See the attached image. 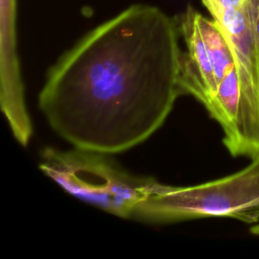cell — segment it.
Returning <instances> with one entry per match:
<instances>
[{
	"label": "cell",
	"mask_w": 259,
	"mask_h": 259,
	"mask_svg": "<svg viewBox=\"0 0 259 259\" xmlns=\"http://www.w3.org/2000/svg\"><path fill=\"white\" fill-rule=\"evenodd\" d=\"M178 21L133 4L88 31L50 69L38 107L74 148L112 155L156 133L181 86Z\"/></svg>",
	"instance_id": "cell-1"
},
{
	"label": "cell",
	"mask_w": 259,
	"mask_h": 259,
	"mask_svg": "<svg viewBox=\"0 0 259 259\" xmlns=\"http://www.w3.org/2000/svg\"><path fill=\"white\" fill-rule=\"evenodd\" d=\"M214 217L250 225L259 222V154L244 169L202 184L172 186L157 181L132 214L152 223Z\"/></svg>",
	"instance_id": "cell-2"
},
{
	"label": "cell",
	"mask_w": 259,
	"mask_h": 259,
	"mask_svg": "<svg viewBox=\"0 0 259 259\" xmlns=\"http://www.w3.org/2000/svg\"><path fill=\"white\" fill-rule=\"evenodd\" d=\"M105 154L74 148H46L39 169L70 194L119 218L128 219L157 182L135 176L109 160Z\"/></svg>",
	"instance_id": "cell-3"
},
{
	"label": "cell",
	"mask_w": 259,
	"mask_h": 259,
	"mask_svg": "<svg viewBox=\"0 0 259 259\" xmlns=\"http://www.w3.org/2000/svg\"><path fill=\"white\" fill-rule=\"evenodd\" d=\"M196 15L197 10L188 6L178 20L180 33L187 47L181 62V86L184 94L194 96L205 107L218 85Z\"/></svg>",
	"instance_id": "cell-4"
},
{
	"label": "cell",
	"mask_w": 259,
	"mask_h": 259,
	"mask_svg": "<svg viewBox=\"0 0 259 259\" xmlns=\"http://www.w3.org/2000/svg\"><path fill=\"white\" fill-rule=\"evenodd\" d=\"M0 102L8 108L24 104L16 42V0H0Z\"/></svg>",
	"instance_id": "cell-5"
},
{
	"label": "cell",
	"mask_w": 259,
	"mask_h": 259,
	"mask_svg": "<svg viewBox=\"0 0 259 259\" xmlns=\"http://www.w3.org/2000/svg\"><path fill=\"white\" fill-rule=\"evenodd\" d=\"M240 87L236 67L232 68L218 84L217 91L205 106L224 132L223 143L231 154L237 142Z\"/></svg>",
	"instance_id": "cell-6"
},
{
	"label": "cell",
	"mask_w": 259,
	"mask_h": 259,
	"mask_svg": "<svg viewBox=\"0 0 259 259\" xmlns=\"http://www.w3.org/2000/svg\"><path fill=\"white\" fill-rule=\"evenodd\" d=\"M208 10L211 8H240L249 4L250 0H200Z\"/></svg>",
	"instance_id": "cell-7"
},
{
	"label": "cell",
	"mask_w": 259,
	"mask_h": 259,
	"mask_svg": "<svg viewBox=\"0 0 259 259\" xmlns=\"http://www.w3.org/2000/svg\"><path fill=\"white\" fill-rule=\"evenodd\" d=\"M250 12H251L253 26H254L257 68H258V77H259V0H250Z\"/></svg>",
	"instance_id": "cell-8"
},
{
	"label": "cell",
	"mask_w": 259,
	"mask_h": 259,
	"mask_svg": "<svg viewBox=\"0 0 259 259\" xmlns=\"http://www.w3.org/2000/svg\"><path fill=\"white\" fill-rule=\"evenodd\" d=\"M250 232L255 236H259V224H256V225L252 226L251 229H250Z\"/></svg>",
	"instance_id": "cell-9"
}]
</instances>
